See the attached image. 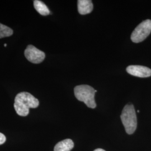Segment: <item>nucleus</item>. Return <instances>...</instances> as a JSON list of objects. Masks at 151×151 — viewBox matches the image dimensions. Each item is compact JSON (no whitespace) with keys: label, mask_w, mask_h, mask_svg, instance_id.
Returning a JSON list of instances; mask_svg holds the SVG:
<instances>
[{"label":"nucleus","mask_w":151,"mask_h":151,"mask_svg":"<svg viewBox=\"0 0 151 151\" xmlns=\"http://www.w3.org/2000/svg\"><path fill=\"white\" fill-rule=\"evenodd\" d=\"M120 118L127 133L133 134L137 127V115L134 106L131 104L126 105L122 111Z\"/></svg>","instance_id":"nucleus-2"},{"label":"nucleus","mask_w":151,"mask_h":151,"mask_svg":"<svg viewBox=\"0 0 151 151\" xmlns=\"http://www.w3.org/2000/svg\"><path fill=\"white\" fill-rule=\"evenodd\" d=\"M6 140V138L5 135L0 133V145L4 144Z\"/></svg>","instance_id":"nucleus-11"},{"label":"nucleus","mask_w":151,"mask_h":151,"mask_svg":"<svg viewBox=\"0 0 151 151\" xmlns=\"http://www.w3.org/2000/svg\"><path fill=\"white\" fill-rule=\"evenodd\" d=\"M151 32V20L147 19L139 24L131 35L133 42L138 43L143 42Z\"/></svg>","instance_id":"nucleus-4"},{"label":"nucleus","mask_w":151,"mask_h":151,"mask_svg":"<svg viewBox=\"0 0 151 151\" xmlns=\"http://www.w3.org/2000/svg\"><path fill=\"white\" fill-rule=\"evenodd\" d=\"M34 6L35 9L38 11V13H39L40 15L43 16H47L50 14V11L48 7L41 1H34Z\"/></svg>","instance_id":"nucleus-9"},{"label":"nucleus","mask_w":151,"mask_h":151,"mask_svg":"<svg viewBox=\"0 0 151 151\" xmlns=\"http://www.w3.org/2000/svg\"><path fill=\"white\" fill-rule=\"evenodd\" d=\"M24 54L29 62L35 64L40 63L45 57V54L43 51L40 50L32 45L27 46L25 50Z\"/></svg>","instance_id":"nucleus-5"},{"label":"nucleus","mask_w":151,"mask_h":151,"mask_svg":"<svg viewBox=\"0 0 151 151\" xmlns=\"http://www.w3.org/2000/svg\"><path fill=\"white\" fill-rule=\"evenodd\" d=\"M39 104V100L32 94L27 92H22L15 97L14 108L19 115L26 116L29 113L30 108H37Z\"/></svg>","instance_id":"nucleus-1"},{"label":"nucleus","mask_w":151,"mask_h":151,"mask_svg":"<svg viewBox=\"0 0 151 151\" xmlns=\"http://www.w3.org/2000/svg\"><path fill=\"white\" fill-rule=\"evenodd\" d=\"M13 32L10 27L0 23V39L10 37L13 34Z\"/></svg>","instance_id":"nucleus-10"},{"label":"nucleus","mask_w":151,"mask_h":151,"mask_svg":"<svg viewBox=\"0 0 151 151\" xmlns=\"http://www.w3.org/2000/svg\"><path fill=\"white\" fill-rule=\"evenodd\" d=\"M5 45V47H6V46H7V44H5V45Z\"/></svg>","instance_id":"nucleus-13"},{"label":"nucleus","mask_w":151,"mask_h":151,"mask_svg":"<svg viewBox=\"0 0 151 151\" xmlns=\"http://www.w3.org/2000/svg\"><path fill=\"white\" fill-rule=\"evenodd\" d=\"M74 92L76 99L85 103L87 107L92 109L96 107L95 100L96 92L93 87L86 85L77 86L75 87Z\"/></svg>","instance_id":"nucleus-3"},{"label":"nucleus","mask_w":151,"mask_h":151,"mask_svg":"<svg viewBox=\"0 0 151 151\" xmlns=\"http://www.w3.org/2000/svg\"><path fill=\"white\" fill-rule=\"evenodd\" d=\"M74 143L70 139H66L58 142L54 147V151H70L73 149Z\"/></svg>","instance_id":"nucleus-8"},{"label":"nucleus","mask_w":151,"mask_h":151,"mask_svg":"<svg viewBox=\"0 0 151 151\" xmlns=\"http://www.w3.org/2000/svg\"><path fill=\"white\" fill-rule=\"evenodd\" d=\"M126 70L130 75L140 78L148 77L151 76V69L145 66L138 65H129Z\"/></svg>","instance_id":"nucleus-6"},{"label":"nucleus","mask_w":151,"mask_h":151,"mask_svg":"<svg viewBox=\"0 0 151 151\" xmlns=\"http://www.w3.org/2000/svg\"><path fill=\"white\" fill-rule=\"evenodd\" d=\"M93 151H105V150H104L103 149H101V148H98V149H96V150H94Z\"/></svg>","instance_id":"nucleus-12"},{"label":"nucleus","mask_w":151,"mask_h":151,"mask_svg":"<svg viewBox=\"0 0 151 151\" xmlns=\"http://www.w3.org/2000/svg\"><path fill=\"white\" fill-rule=\"evenodd\" d=\"M78 11L81 15H86L91 12L93 4L90 0H78L77 1Z\"/></svg>","instance_id":"nucleus-7"}]
</instances>
